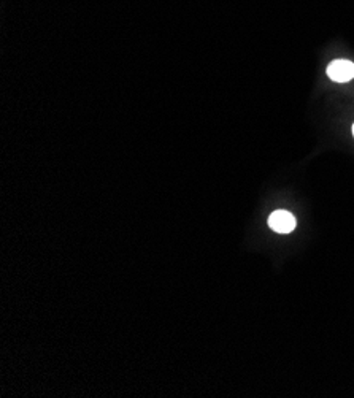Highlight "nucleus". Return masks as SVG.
<instances>
[{"instance_id":"f257e3e1","label":"nucleus","mask_w":354,"mask_h":398,"mask_svg":"<svg viewBox=\"0 0 354 398\" xmlns=\"http://www.w3.org/2000/svg\"><path fill=\"white\" fill-rule=\"evenodd\" d=\"M327 76L335 83H348L354 78V62L346 59L332 60L327 65Z\"/></svg>"},{"instance_id":"f03ea898","label":"nucleus","mask_w":354,"mask_h":398,"mask_svg":"<svg viewBox=\"0 0 354 398\" xmlns=\"http://www.w3.org/2000/svg\"><path fill=\"white\" fill-rule=\"evenodd\" d=\"M269 227L276 233H291L296 229V218L286 210H276L270 214Z\"/></svg>"},{"instance_id":"7ed1b4c3","label":"nucleus","mask_w":354,"mask_h":398,"mask_svg":"<svg viewBox=\"0 0 354 398\" xmlns=\"http://www.w3.org/2000/svg\"><path fill=\"white\" fill-rule=\"evenodd\" d=\"M353 135H354V124H353Z\"/></svg>"}]
</instances>
